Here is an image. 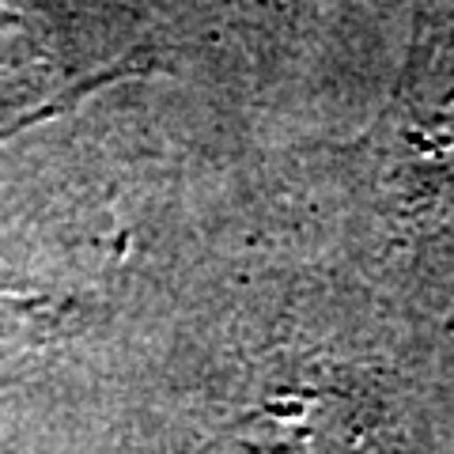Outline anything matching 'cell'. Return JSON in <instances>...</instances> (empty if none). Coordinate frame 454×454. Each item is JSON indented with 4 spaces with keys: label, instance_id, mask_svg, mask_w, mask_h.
<instances>
[{
    "label": "cell",
    "instance_id": "1",
    "mask_svg": "<svg viewBox=\"0 0 454 454\" xmlns=\"http://www.w3.org/2000/svg\"><path fill=\"white\" fill-rule=\"evenodd\" d=\"M205 454H382L372 417L340 390H284L235 417Z\"/></svg>",
    "mask_w": 454,
    "mask_h": 454
}]
</instances>
